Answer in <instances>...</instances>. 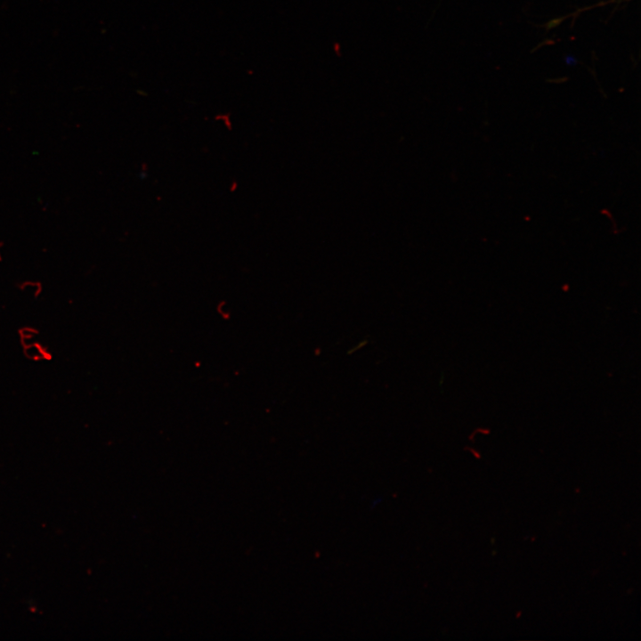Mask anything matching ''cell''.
Returning a JSON list of instances; mask_svg holds the SVG:
<instances>
[{
    "instance_id": "cell-1",
    "label": "cell",
    "mask_w": 641,
    "mask_h": 641,
    "mask_svg": "<svg viewBox=\"0 0 641 641\" xmlns=\"http://www.w3.org/2000/svg\"><path fill=\"white\" fill-rule=\"evenodd\" d=\"M25 354L32 360L43 359L45 356L43 349L36 343L25 345Z\"/></svg>"
},
{
    "instance_id": "cell-2",
    "label": "cell",
    "mask_w": 641,
    "mask_h": 641,
    "mask_svg": "<svg viewBox=\"0 0 641 641\" xmlns=\"http://www.w3.org/2000/svg\"><path fill=\"white\" fill-rule=\"evenodd\" d=\"M3 246H4L3 242L0 241V260H2V249H3Z\"/></svg>"
}]
</instances>
